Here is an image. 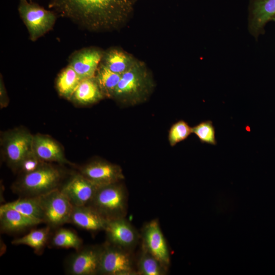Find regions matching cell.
<instances>
[{
	"label": "cell",
	"instance_id": "cell-8",
	"mask_svg": "<svg viewBox=\"0 0 275 275\" xmlns=\"http://www.w3.org/2000/svg\"><path fill=\"white\" fill-rule=\"evenodd\" d=\"M44 223L51 228H58L69 223L73 208L60 189L40 196Z\"/></svg>",
	"mask_w": 275,
	"mask_h": 275
},
{
	"label": "cell",
	"instance_id": "cell-7",
	"mask_svg": "<svg viewBox=\"0 0 275 275\" xmlns=\"http://www.w3.org/2000/svg\"><path fill=\"white\" fill-rule=\"evenodd\" d=\"M18 10L28 30L30 39L33 41L51 30L56 20L54 11L26 0H20Z\"/></svg>",
	"mask_w": 275,
	"mask_h": 275
},
{
	"label": "cell",
	"instance_id": "cell-2",
	"mask_svg": "<svg viewBox=\"0 0 275 275\" xmlns=\"http://www.w3.org/2000/svg\"><path fill=\"white\" fill-rule=\"evenodd\" d=\"M154 87L151 73L145 64L139 60L121 74L113 98L124 105H136L148 98Z\"/></svg>",
	"mask_w": 275,
	"mask_h": 275
},
{
	"label": "cell",
	"instance_id": "cell-25",
	"mask_svg": "<svg viewBox=\"0 0 275 275\" xmlns=\"http://www.w3.org/2000/svg\"><path fill=\"white\" fill-rule=\"evenodd\" d=\"M121 74L114 72L100 63L95 78L104 97L113 98Z\"/></svg>",
	"mask_w": 275,
	"mask_h": 275
},
{
	"label": "cell",
	"instance_id": "cell-14",
	"mask_svg": "<svg viewBox=\"0 0 275 275\" xmlns=\"http://www.w3.org/2000/svg\"><path fill=\"white\" fill-rule=\"evenodd\" d=\"M103 52L96 48H85L73 54L69 65L82 79L94 77Z\"/></svg>",
	"mask_w": 275,
	"mask_h": 275
},
{
	"label": "cell",
	"instance_id": "cell-23",
	"mask_svg": "<svg viewBox=\"0 0 275 275\" xmlns=\"http://www.w3.org/2000/svg\"><path fill=\"white\" fill-rule=\"evenodd\" d=\"M136 269L138 275H166L169 268L141 247Z\"/></svg>",
	"mask_w": 275,
	"mask_h": 275
},
{
	"label": "cell",
	"instance_id": "cell-28",
	"mask_svg": "<svg viewBox=\"0 0 275 275\" xmlns=\"http://www.w3.org/2000/svg\"><path fill=\"white\" fill-rule=\"evenodd\" d=\"M192 133L191 127L184 120H179L172 125L169 132L168 140L171 146L186 140Z\"/></svg>",
	"mask_w": 275,
	"mask_h": 275
},
{
	"label": "cell",
	"instance_id": "cell-18",
	"mask_svg": "<svg viewBox=\"0 0 275 275\" xmlns=\"http://www.w3.org/2000/svg\"><path fill=\"white\" fill-rule=\"evenodd\" d=\"M251 11V29L253 33L257 35L275 15V0H252Z\"/></svg>",
	"mask_w": 275,
	"mask_h": 275
},
{
	"label": "cell",
	"instance_id": "cell-26",
	"mask_svg": "<svg viewBox=\"0 0 275 275\" xmlns=\"http://www.w3.org/2000/svg\"><path fill=\"white\" fill-rule=\"evenodd\" d=\"M52 246L57 248L79 249L83 246L82 240L72 230L58 228L50 234L48 241Z\"/></svg>",
	"mask_w": 275,
	"mask_h": 275
},
{
	"label": "cell",
	"instance_id": "cell-1",
	"mask_svg": "<svg viewBox=\"0 0 275 275\" xmlns=\"http://www.w3.org/2000/svg\"><path fill=\"white\" fill-rule=\"evenodd\" d=\"M49 8L91 31L122 26L133 10L131 0H50Z\"/></svg>",
	"mask_w": 275,
	"mask_h": 275
},
{
	"label": "cell",
	"instance_id": "cell-31",
	"mask_svg": "<svg viewBox=\"0 0 275 275\" xmlns=\"http://www.w3.org/2000/svg\"><path fill=\"white\" fill-rule=\"evenodd\" d=\"M271 20H274L275 21V15L272 17Z\"/></svg>",
	"mask_w": 275,
	"mask_h": 275
},
{
	"label": "cell",
	"instance_id": "cell-12",
	"mask_svg": "<svg viewBox=\"0 0 275 275\" xmlns=\"http://www.w3.org/2000/svg\"><path fill=\"white\" fill-rule=\"evenodd\" d=\"M104 231L107 241L133 251L141 239V234L125 217L108 221Z\"/></svg>",
	"mask_w": 275,
	"mask_h": 275
},
{
	"label": "cell",
	"instance_id": "cell-15",
	"mask_svg": "<svg viewBox=\"0 0 275 275\" xmlns=\"http://www.w3.org/2000/svg\"><path fill=\"white\" fill-rule=\"evenodd\" d=\"M32 150L44 162L71 164L66 159L61 145L48 135L41 134L34 135Z\"/></svg>",
	"mask_w": 275,
	"mask_h": 275
},
{
	"label": "cell",
	"instance_id": "cell-29",
	"mask_svg": "<svg viewBox=\"0 0 275 275\" xmlns=\"http://www.w3.org/2000/svg\"><path fill=\"white\" fill-rule=\"evenodd\" d=\"M45 162L41 160L32 150L23 158L17 172H19L21 175L29 174L40 168Z\"/></svg>",
	"mask_w": 275,
	"mask_h": 275
},
{
	"label": "cell",
	"instance_id": "cell-27",
	"mask_svg": "<svg viewBox=\"0 0 275 275\" xmlns=\"http://www.w3.org/2000/svg\"><path fill=\"white\" fill-rule=\"evenodd\" d=\"M192 133L199 138L202 143L216 145L215 132L212 122L210 120L203 121L191 127Z\"/></svg>",
	"mask_w": 275,
	"mask_h": 275
},
{
	"label": "cell",
	"instance_id": "cell-6",
	"mask_svg": "<svg viewBox=\"0 0 275 275\" xmlns=\"http://www.w3.org/2000/svg\"><path fill=\"white\" fill-rule=\"evenodd\" d=\"M98 274L138 275L133 251L106 241L103 243Z\"/></svg>",
	"mask_w": 275,
	"mask_h": 275
},
{
	"label": "cell",
	"instance_id": "cell-10",
	"mask_svg": "<svg viewBox=\"0 0 275 275\" xmlns=\"http://www.w3.org/2000/svg\"><path fill=\"white\" fill-rule=\"evenodd\" d=\"M79 170L98 187L122 181L125 178L120 166L102 159L93 160L81 167Z\"/></svg>",
	"mask_w": 275,
	"mask_h": 275
},
{
	"label": "cell",
	"instance_id": "cell-21",
	"mask_svg": "<svg viewBox=\"0 0 275 275\" xmlns=\"http://www.w3.org/2000/svg\"><path fill=\"white\" fill-rule=\"evenodd\" d=\"M51 228L47 226L38 229H34L23 236L13 239V245H25L34 250L35 253L41 254L48 243L51 234Z\"/></svg>",
	"mask_w": 275,
	"mask_h": 275
},
{
	"label": "cell",
	"instance_id": "cell-9",
	"mask_svg": "<svg viewBox=\"0 0 275 275\" xmlns=\"http://www.w3.org/2000/svg\"><path fill=\"white\" fill-rule=\"evenodd\" d=\"M103 244L82 246L69 256L65 270L70 275L98 274Z\"/></svg>",
	"mask_w": 275,
	"mask_h": 275
},
{
	"label": "cell",
	"instance_id": "cell-11",
	"mask_svg": "<svg viewBox=\"0 0 275 275\" xmlns=\"http://www.w3.org/2000/svg\"><path fill=\"white\" fill-rule=\"evenodd\" d=\"M142 248L145 249L165 266L170 265V252L158 221L154 219L146 223L141 233Z\"/></svg>",
	"mask_w": 275,
	"mask_h": 275
},
{
	"label": "cell",
	"instance_id": "cell-22",
	"mask_svg": "<svg viewBox=\"0 0 275 275\" xmlns=\"http://www.w3.org/2000/svg\"><path fill=\"white\" fill-rule=\"evenodd\" d=\"M0 208L14 209L44 223L40 197H19L15 201L2 205Z\"/></svg>",
	"mask_w": 275,
	"mask_h": 275
},
{
	"label": "cell",
	"instance_id": "cell-16",
	"mask_svg": "<svg viewBox=\"0 0 275 275\" xmlns=\"http://www.w3.org/2000/svg\"><path fill=\"white\" fill-rule=\"evenodd\" d=\"M108 221L89 205L73 206L69 223L90 231H104Z\"/></svg>",
	"mask_w": 275,
	"mask_h": 275
},
{
	"label": "cell",
	"instance_id": "cell-30",
	"mask_svg": "<svg viewBox=\"0 0 275 275\" xmlns=\"http://www.w3.org/2000/svg\"><path fill=\"white\" fill-rule=\"evenodd\" d=\"M1 98H0V105L1 107L3 108L6 107L8 104V99L7 96L6 90L2 80H1Z\"/></svg>",
	"mask_w": 275,
	"mask_h": 275
},
{
	"label": "cell",
	"instance_id": "cell-3",
	"mask_svg": "<svg viewBox=\"0 0 275 275\" xmlns=\"http://www.w3.org/2000/svg\"><path fill=\"white\" fill-rule=\"evenodd\" d=\"M65 174L64 170L45 162L35 171L21 175L11 189L19 197H40L60 188Z\"/></svg>",
	"mask_w": 275,
	"mask_h": 275
},
{
	"label": "cell",
	"instance_id": "cell-17",
	"mask_svg": "<svg viewBox=\"0 0 275 275\" xmlns=\"http://www.w3.org/2000/svg\"><path fill=\"white\" fill-rule=\"evenodd\" d=\"M43 222L28 216L12 209L0 208V229L3 233L23 231Z\"/></svg>",
	"mask_w": 275,
	"mask_h": 275
},
{
	"label": "cell",
	"instance_id": "cell-24",
	"mask_svg": "<svg viewBox=\"0 0 275 275\" xmlns=\"http://www.w3.org/2000/svg\"><path fill=\"white\" fill-rule=\"evenodd\" d=\"M81 80L69 65L60 73L56 80V88L59 95L70 100Z\"/></svg>",
	"mask_w": 275,
	"mask_h": 275
},
{
	"label": "cell",
	"instance_id": "cell-20",
	"mask_svg": "<svg viewBox=\"0 0 275 275\" xmlns=\"http://www.w3.org/2000/svg\"><path fill=\"white\" fill-rule=\"evenodd\" d=\"M139 60L133 56L118 48H112L103 52L101 63L111 71L122 74Z\"/></svg>",
	"mask_w": 275,
	"mask_h": 275
},
{
	"label": "cell",
	"instance_id": "cell-19",
	"mask_svg": "<svg viewBox=\"0 0 275 275\" xmlns=\"http://www.w3.org/2000/svg\"><path fill=\"white\" fill-rule=\"evenodd\" d=\"M104 98L94 77L82 79L70 100L82 105L95 103Z\"/></svg>",
	"mask_w": 275,
	"mask_h": 275
},
{
	"label": "cell",
	"instance_id": "cell-32",
	"mask_svg": "<svg viewBox=\"0 0 275 275\" xmlns=\"http://www.w3.org/2000/svg\"><path fill=\"white\" fill-rule=\"evenodd\" d=\"M27 1V0H26Z\"/></svg>",
	"mask_w": 275,
	"mask_h": 275
},
{
	"label": "cell",
	"instance_id": "cell-13",
	"mask_svg": "<svg viewBox=\"0 0 275 275\" xmlns=\"http://www.w3.org/2000/svg\"><path fill=\"white\" fill-rule=\"evenodd\" d=\"M98 188L79 172L71 176L60 189L73 206H79L88 205Z\"/></svg>",
	"mask_w": 275,
	"mask_h": 275
},
{
	"label": "cell",
	"instance_id": "cell-5",
	"mask_svg": "<svg viewBox=\"0 0 275 275\" xmlns=\"http://www.w3.org/2000/svg\"><path fill=\"white\" fill-rule=\"evenodd\" d=\"M33 136L26 130L15 128L4 132L1 144L4 159L14 172L26 155L32 150Z\"/></svg>",
	"mask_w": 275,
	"mask_h": 275
},
{
	"label": "cell",
	"instance_id": "cell-4",
	"mask_svg": "<svg viewBox=\"0 0 275 275\" xmlns=\"http://www.w3.org/2000/svg\"><path fill=\"white\" fill-rule=\"evenodd\" d=\"M107 221L125 217L128 209V193L121 181L99 187L88 205Z\"/></svg>",
	"mask_w": 275,
	"mask_h": 275
}]
</instances>
